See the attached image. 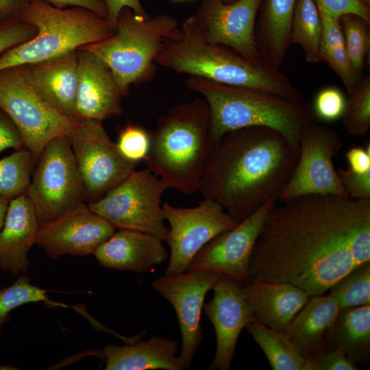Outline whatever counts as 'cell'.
Listing matches in <instances>:
<instances>
[{"mask_svg": "<svg viewBox=\"0 0 370 370\" xmlns=\"http://www.w3.org/2000/svg\"><path fill=\"white\" fill-rule=\"evenodd\" d=\"M282 203L256 241L250 282H289L311 297L370 261V199L308 195Z\"/></svg>", "mask_w": 370, "mask_h": 370, "instance_id": "1", "label": "cell"}, {"mask_svg": "<svg viewBox=\"0 0 370 370\" xmlns=\"http://www.w3.org/2000/svg\"><path fill=\"white\" fill-rule=\"evenodd\" d=\"M279 132L249 127L224 134L201 176L199 191L237 222L278 196L299 156Z\"/></svg>", "mask_w": 370, "mask_h": 370, "instance_id": "2", "label": "cell"}, {"mask_svg": "<svg viewBox=\"0 0 370 370\" xmlns=\"http://www.w3.org/2000/svg\"><path fill=\"white\" fill-rule=\"evenodd\" d=\"M150 138L147 168L169 188L190 195L199 192L217 144L207 102L197 98L171 107L159 117Z\"/></svg>", "mask_w": 370, "mask_h": 370, "instance_id": "3", "label": "cell"}, {"mask_svg": "<svg viewBox=\"0 0 370 370\" xmlns=\"http://www.w3.org/2000/svg\"><path fill=\"white\" fill-rule=\"evenodd\" d=\"M156 64L180 74L303 100L300 90L279 68L263 58L251 60L229 47L210 43L184 22L166 42Z\"/></svg>", "mask_w": 370, "mask_h": 370, "instance_id": "4", "label": "cell"}, {"mask_svg": "<svg viewBox=\"0 0 370 370\" xmlns=\"http://www.w3.org/2000/svg\"><path fill=\"white\" fill-rule=\"evenodd\" d=\"M186 86L203 97L211 116L215 143L225 133L249 127H267L281 133L295 147L314 123L312 108L301 101L262 90L189 76Z\"/></svg>", "mask_w": 370, "mask_h": 370, "instance_id": "5", "label": "cell"}, {"mask_svg": "<svg viewBox=\"0 0 370 370\" xmlns=\"http://www.w3.org/2000/svg\"><path fill=\"white\" fill-rule=\"evenodd\" d=\"M20 18L34 25L37 32L0 55V71L64 55L116 31V26L94 12L79 7L59 9L40 0H29Z\"/></svg>", "mask_w": 370, "mask_h": 370, "instance_id": "6", "label": "cell"}, {"mask_svg": "<svg viewBox=\"0 0 370 370\" xmlns=\"http://www.w3.org/2000/svg\"><path fill=\"white\" fill-rule=\"evenodd\" d=\"M179 27L173 16H143L124 8L118 16L113 35L79 49L92 53L106 64L125 97L131 86L152 79L157 56Z\"/></svg>", "mask_w": 370, "mask_h": 370, "instance_id": "7", "label": "cell"}, {"mask_svg": "<svg viewBox=\"0 0 370 370\" xmlns=\"http://www.w3.org/2000/svg\"><path fill=\"white\" fill-rule=\"evenodd\" d=\"M25 195L34 206L39 225L85 203V188L69 136L55 137L45 146Z\"/></svg>", "mask_w": 370, "mask_h": 370, "instance_id": "8", "label": "cell"}, {"mask_svg": "<svg viewBox=\"0 0 370 370\" xmlns=\"http://www.w3.org/2000/svg\"><path fill=\"white\" fill-rule=\"evenodd\" d=\"M167 184L147 168L134 170L99 199L88 205L116 228L139 231L166 241L162 196Z\"/></svg>", "mask_w": 370, "mask_h": 370, "instance_id": "9", "label": "cell"}, {"mask_svg": "<svg viewBox=\"0 0 370 370\" xmlns=\"http://www.w3.org/2000/svg\"><path fill=\"white\" fill-rule=\"evenodd\" d=\"M0 108L18 127L35 163L47 143L57 136H68L76 121L56 112L39 97L22 65L0 71Z\"/></svg>", "mask_w": 370, "mask_h": 370, "instance_id": "10", "label": "cell"}, {"mask_svg": "<svg viewBox=\"0 0 370 370\" xmlns=\"http://www.w3.org/2000/svg\"><path fill=\"white\" fill-rule=\"evenodd\" d=\"M68 136L89 203L99 199L136 169L137 164L121 154L102 121L76 120Z\"/></svg>", "mask_w": 370, "mask_h": 370, "instance_id": "11", "label": "cell"}, {"mask_svg": "<svg viewBox=\"0 0 370 370\" xmlns=\"http://www.w3.org/2000/svg\"><path fill=\"white\" fill-rule=\"evenodd\" d=\"M342 146L334 130L314 123L309 125L300 137L297 161L278 200L286 202L308 195L349 197L333 163Z\"/></svg>", "mask_w": 370, "mask_h": 370, "instance_id": "12", "label": "cell"}, {"mask_svg": "<svg viewBox=\"0 0 370 370\" xmlns=\"http://www.w3.org/2000/svg\"><path fill=\"white\" fill-rule=\"evenodd\" d=\"M162 208L169 224L165 241L171 249L166 275L186 271L193 257L206 244L238 223L209 198L204 197L195 207H177L166 202Z\"/></svg>", "mask_w": 370, "mask_h": 370, "instance_id": "13", "label": "cell"}, {"mask_svg": "<svg viewBox=\"0 0 370 370\" xmlns=\"http://www.w3.org/2000/svg\"><path fill=\"white\" fill-rule=\"evenodd\" d=\"M262 0H202L186 23L204 40L229 47L251 60L263 58L258 50L255 28ZM264 59V58H263Z\"/></svg>", "mask_w": 370, "mask_h": 370, "instance_id": "14", "label": "cell"}, {"mask_svg": "<svg viewBox=\"0 0 370 370\" xmlns=\"http://www.w3.org/2000/svg\"><path fill=\"white\" fill-rule=\"evenodd\" d=\"M221 275L210 271H188L181 274L160 277L152 288L172 305L182 335L179 356L184 367L191 366L202 341L201 314L207 293Z\"/></svg>", "mask_w": 370, "mask_h": 370, "instance_id": "15", "label": "cell"}, {"mask_svg": "<svg viewBox=\"0 0 370 370\" xmlns=\"http://www.w3.org/2000/svg\"><path fill=\"white\" fill-rule=\"evenodd\" d=\"M276 201H269L232 229L212 238L193 257L186 271H214L243 285L249 283L250 257L267 214Z\"/></svg>", "mask_w": 370, "mask_h": 370, "instance_id": "16", "label": "cell"}, {"mask_svg": "<svg viewBox=\"0 0 370 370\" xmlns=\"http://www.w3.org/2000/svg\"><path fill=\"white\" fill-rule=\"evenodd\" d=\"M85 203L48 223L39 225L35 244L57 259L65 255L86 256L116 230Z\"/></svg>", "mask_w": 370, "mask_h": 370, "instance_id": "17", "label": "cell"}, {"mask_svg": "<svg viewBox=\"0 0 370 370\" xmlns=\"http://www.w3.org/2000/svg\"><path fill=\"white\" fill-rule=\"evenodd\" d=\"M243 284L221 274L212 290L213 298L204 305V313L216 333V353L208 370H230L236 343L242 330L256 319L247 303Z\"/></svg>", "mask_w": 370, "mask_h": 370, "instance_id": "18", "label": "cell"}, {"mask_svg": "<svg viewBox=\"0 0 370 370\" xmlns=\"http://www.w3.org/2000/svg\"><path fill=\"white\" fill-rule=\"evenodd\" d=\"M123 95L106 64L92 53L78 49L75 120L103 121L123 114Z\"/></svg>", "mask_w": 370, "mask_h": 370, "instance_id": "19", "label": "cell"}, {"mask_svg": "<svg viewBox=\"0 0 370 370\" xmlns=\"http://www.w3.org/2000/svg\"><path fill=\"white\" fill-rule=\"evenodd\" d=\"M22 66L27 82L39 97L56 112L74 119L78 50Z\"/></svg>", "mask_w": 370, "mask_h": 370, "instance_id": "20", "label": "cell"}, {"mask_svg": "<svg viewBox=\"0 0 370 370\" xmlns=\"http://www.w3.org/2000/svg\"><path fill=\"white\" fill-rule=\"evenodd\" d=\"M162 242L147 233L119 229L93 254L104 268L147 273L168 258L169 254Z\"/></svg>", "mask_w": 370, "mask_h": 370, "instance_id": "21", "label": "cell"}, {"mask_svg": "<svg viewBox=\"0 0 370 370\" xmlns=\"http://www.w3.org/2000/svg\"><path fill=\"white\" fill-rule=\"evenodd\" d=\"M39 223L25 195L10 200L0 232V269L12 275L26 274L27 254L36 243Z\"/></svg>", "mask_w": 370, "mask_h": 370, "instance_id": "22", "label": "cell"}, {"mask_svg": "<svg viewBox=\"0 0 370 370\" xmlns=\"http://www.w3.org/2000/svg\"><path fill=\"white\" fill-rule=\"evenodd\" d=\"M242 291L255 318L280 333L285 332L310 297L305 291L291 283L262 280L243 284Z\"/></svg>", "mask_w": 370, "mask_h": 370, "instance_id": "23", "label": "cell"}, {"mask_svg": "<svg viewBox=\"0 0 370 370\" xmlns=\"http://www.w3.org/2000/svg\"><path fill=\"white\" fill-rule=\"evenodd\" d=\"M341 310L330 295L310 297L294 317L284 334L306 359V363L327 350L325 337Z\"/></svg>", "mask_w": 370, "mask_h": 370, "instance_id": "24", "label": "cell"}, {"mask_svg": "<svg viewBox=\"0 0 370 370\" xmlns=\"http://www.w3.org/2000/svg\"><path fill=\"white\" fill-rule=\"evenodd\" d=\"M176 341L155 336L119 346L107 345L102 350L106 370H182L184 367L177 356Z\"/></svg>", "mask_w": 370, "mask_h": 370, "instance_id": "25", "label": "cell"}, {"mask_svg": "<svg viewBox=\"0 0 370 370\" xmlns=\"http://www.w3.org/2000/svg\"><path fill=\"white\" fill-rule=\"evenodd\" d=\"M297 0H262L256 18L255 38L260 56L277 67L284 62L290 41Z\"/></svg>", "mask_w": 370, "mask_h": 370, "instance_id": "26", "label": "cell"}, {"mask_svg": "<svg viewBox=\"0 0 370 370\" xmlns=\"http://www.w3.org/2000/svg\"><path fill=\"white\" fill-rule=\"evenodd\" d=\"M326 349L343 351L356 365L370 353V305L341 308L328 330Z\"/></svg>", "mask_w": 370, "mask_h": 370, "instance_id": "27", "label": "cell"}, {"mask_svg": "<svg viewBox=\"0 0 370 370\" xmlns=\"http://www.w3.org/2000/svg\"><path fill=\"white\" fill-rule=\"evenodd\" d=\"M322 34L320 53L325 62L341 78L347 94H350L360 77L354 71L347 56L339 18L319 8Z\"/></svg>", "mask_w": 370, "mask_h": 370, "instance_id": "28", "label": "cell"}, {"mask_svg": "<svg viewBox=\"0 0 370 370\" xmlns=\"http://www.w3.org/2000/svg\"><path fill=\"white\" fill-rule=\"evenodd\" d=\"M245 328L264 353L273 370H304L306 359L284 333L270 329L256 319Z\"/></svg>", "mask_w": 370, "mask_h": 370, "instance_id": "29", "label": "cell"}, {"mask_svg": "<svg viewBox=\"0 0 370 370\" xmlns=\"http://www.w3.org/2000/svg\"><path fill=\"white\" fill-rule=\"evenodd\" d=\"M322 25L314 0H297L290 32L291 44L298 45L309 63L321 61Z\"/></svg>", "mask_w": 370, "mask_h": 370, "instance_id": "30", "label": "cell"}, {"mask_svg": "<svg viewBox=\"0 0 370 370\" xmlns=\"http://www.w3.org/2000/svg\"><path fill=\"white\" fill-rule=\"evenodd\" d=\"M35 162L25 147L0 160V197L11 200L26 193Z\"/></svg>", "mask_w": 370, "mask_h": 370, "instance_id": "31", "label": "cell"}, {"mask_svg": "<svg viewBox=\"0 0 370 370\" xmlns=\"http://www.w3.org/2000/svg\"><path fill=\"white\" fill-rule=\"evenodd\" d=\"M339 20L349 62L361 77L370 49V23L354 14L342 15Z\"/></svg>", "mask_w": 370, "mask_h": 370, "instance_id": "32", "label": "cell"}, {"mask_svg": "<svg viewBox=\"0 0 370 370\" xmlns=\"http://www.w3.org/2000/svg\"><path fill=\"white\" fill-rule=\"evenodd\" d=\"M329 291L341 308L370 305V261L351 271Z\"/></svg>", "mask_w": 370, "mask_h": 370, "instance_id": "33", "label": "cell"}, {"mask_svg": "<svg viewBox=\"0 0 370 370\" xmlns=\"http://www.w3.org/2000/svg\"><path fill=\"white\" fill-rule=\"evenodd\" d=\"M345 130L352 136H364L370 130V76L362 75L347 98L342 117Z\"/></svg>", "mask_w": 370, "mask_h": 370, "instance_id": "34", "label": "cell"}, {"mask_svg": "<svg viewBox=\"0 0 370 370\" xmlns=\"http://www.w3.org/2000/svg\"><path fill=\"white\" fill-rule=\"evenodd\" d=\"M47 290L31 283L30 279L23 274L10 286L0 290V336L3 325L8 321L12 310L23 304L49 300Z\"/></svg>", "mask_w": 370, "mask_h": 370, "instance_id": "35", "label": "cell"}, {"mask_svg": "<svg viewBox=\"0 0 370 370\" xmlns=\"http://www.w3.org/2000/svg\"><path fill=\"white\" fill-rule=\"evenodd\" d=\"M150 144V132L141 125L132 123L119 130L116 143L121 154L136 164L147 159Z\"/></svg>", "mask_w": 370, "mask_h": 370, "instance_id": "36", "label": "cell"}, {"mask_svg": "<svg viewBox=\"0 0 370 370\" xmlns=\"http://www.w3.org/2000/svg\"><path fill=\"white\" fill-rule=\"evenodd\" d=\"M346 104L347 97L341 89L327 86L317 92L311 108L319 121L331 123L342 119Z\"/></svg>", "mask_w": 370, "mask_h": 370, "instance_id": "37", "label": "cell"}, {"mask_svg": "<svg viewBox=\"0 0 370 370\" xmlns=\"http://www.w3.org/2000/svg\"><path fill=\"white\" fill-rule=\"evenodd\" d=\"M36 32L34 25L21 18L0 26V55L29 40Z\"/></svg>", "mask_w": 370, "mask_h": 370, "instance_id": "38", "label": "cell"}, {"mask_svg": "<svg viewBox=\"0 0 370 370\" xmlns=\"http://www.w3.org/2000/svg\"><path fill=\"white\" fill-rule=\"evenodd\" d=\"M358 367L338 349H328L306 363L304 370H356Z\"/></svg>", "mask_w": 370, "mask_h": 370, "instance_id": "39", "label": "cell"}, {"mask_svg": "<svg viewBox=\"0 0 370 370\" xmlns=\"http://www.w3.org/2000/svg\"><path fill=\"white\" fill-rule=\"evenodd\" d=\"M337 172L341 184L349 198L370 199V171L357 173L349 169H338Z\"/></svg>", "mask_w": 370, "mask_h": 370, "instance_id": "40", "label": "cell"}, {"mask_svg": "<svg viewBox=\"0 0 370 370\" xmlns=\"http://www.w3.org/2000/svg\"><path fill=\"white\" fill-rule=\"evenodd\" d=\"M331 15L339 18L346 14H354L370 23V8L362 0H314Z\"/></svg>", "mask_w": 370, "mask_h": 370, "instance_id": "41", "label": "cell"}, {"mask_svg": "<svg viewBox=\"0 0 370 370\" xmlns=\"http://www.w3.org/2000/svg\"><path fill=\"white\" fill-rule=\"evenodd\" d=\"M24 147L20 130L10 116L0 108V153L7 149Z\"/></svg>", "mask_w": 370, "mask_h": 370, "instance_id": "42", "label": "cell"}, {"mask_svg": "<svg viewBox=\"0 0 370 370\" xmlns=\"http://www.w3.org/2000/svg\"><path fill=\"white\" fill-rule=\"evenodd\" d=\"M349 169L357 173L370 171V143L365 147L354 146L349 148L345 154Z\"/></svg>", "mask_w": 370, "mask_h": 370, "instance_id": "43", "label": "cell"}, {"mask_svg": "<svg viewBox=\"0 0 370 370\" xmlns=\"http://www.w3.org/2000/svg\"><path fill=\"white\" fill-rule=\"evenodd\" d=\"M103 1L107 8L106 18L114 26H116L118 16L124 8H129L139 15H148L140 0H103Z\"/></svg>", "mask_w": 370, "mask_h": 370, "instance_id": "44", "label": "cell"}, {"mask_svg": "<svg viewBox=\"0 0 370 370\" xmlns=\"http://www.w3.org/2000/svg\"><path fill=\"white\" fill-rule=\"evenodd\" d=\"M56 8L79 7L94 12L105 18L107 8L103 0H40Z\"/></svg>", "mask_w": 370, "mask_h": 370, "instance_id": "45", "label": "cell"}, {"mask_svg": "<svg viewBox=\"0 0 370 370\" xmlns=\"http://www.w3.org/2000/svg\"><path fill=\"white\" fill-rule=\"evenodd\" d=\"M29 0H0V26L20 18Z\"/></svg>", "mask_w": 370, "mask_h": 370, "instance_id": "46", "label": "cell"}, {"mask_svg": "<svg viewBox=\"0 0 370 370\" xmlns=\"http://www.w3.org/2000/svg\"><path fill=\"white\" fill-rule=\"evenodd\" d=\"M9 202V199L0 197V232L3 224Z\"/></svg>", "mask_w": 370, "mask_h": 370, "instance_id": "47", "label": "cell"}, {"mask_svg": "<svg viewBox=\"0 0 370 370\" xmlns=\"http://www.w3.org/2000/svg\"><path fill=\"white\" fill-rule=\"evenodd\" d=\"M362 2L369 8H370V0H362Z\"/></svg>", "mask_w": 370, "mask_h": 370, "instance_id": "48", "label": "cell"}, {"mask_svg": "<svg viewBox=\"0 0 370 370\" xmlns=\"http://www.w3.org/2000/svg\"><path fill=\"white\" fill-rule=\"evenodd\" d=\"M225 3H233L234 1H236L238 0H223Z\"/></svg>", "mask_w": 370, "mask_h": 370, "instance_id": "49", "label": "cell"}, {"mask_svg": "<svg viewBox=\"0 0 370 370\" xmlns=\"http://www.w3.org/2000/svg\"><path fill=\"white\" fill-rule=\"evenodd\" d=\"M173 1H188V0H173Z\"/></svg>", "mask_w": 370, "mask_h": 370, "instance_id": "50", "label": "cell"}]
</instances>
